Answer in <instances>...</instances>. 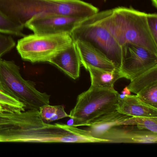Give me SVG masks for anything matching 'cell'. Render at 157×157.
<instances>
[{
	"label": "cell",
	"instance_id": "6da1fadb",
	"mask_svg": "<svg viewBox=\"0 0 157 157\" xmlns=\"http://www.w3.org/2000/svg\"><path fill=\"white\" fill-rule=\"evenodd\" d=\"M60 125L45 123L39 110L0 112V142L59 143Z\"/></svg>",
	"mask_w": 157,
	"mask_h": 157
},
{
	"label": "cell",
	"instance_id": "7a4b0ae2",
	"mask_svg": "<svg viewBox=\"0 0 157 157\" xmlns=\"http://www.w3.org/2000/svg\"><path fill=\"white\" fill-rule=\"evenodd\" d=\"M147 14L132 8L112 9L106 21L107 27L121 46L130 43L157 54V42L150 31Z\"/></svg>",
	"mask_w": 157,
	"mask_h": 157
},
{
	"label": "cell",
	"instance_id": "3957f363",
	"mask_svg": "<svg viewBox=\"0 0 157 157\" xmlns=\"http://www.w3.org/2000/svg\"><path fill=\"white\" fill-rule=\"evenodd\" d=\"M112 10L98 12L82 20L71 34L73 42H86L103 53L120 68L122 58L121 46L108 29L107 17Z\"/></svg>",
	"mask_w": 157,
	"mask_h": 157
},
{
	"label": "cell",
	"instance_id": "277c9868",
	"mask_svg": "<svg viewBox=\"0 0 157 157\" xmlns=\"http://www.w3.org/2000/svg\"><path fill=\"white\" fill-rule=\"evenodd\" d=\"M0 90L23 104L26 110H39L50 103V95L37 90L33 82L24 78L14 61L2 58Z\"/></svg>",
	"mask_w": 157,
	"mask_h": 157
},
{
	"label": "cell",
	"instance_id": "5b68a950",
	"mask_svg": "<svg viewBox=\"0 0 157 157\" xmlns=\"http://www.w3.org/2000/svg\"><path fill=\"white\" fill-rule=\"evenodd\" d=\"M119 94L114 89L102 90L90 86L78 96L75 106L69 114L73 120L71 125L86 126L98 117L116 111Z\"/></svg>",
	"mask_w": 157,
	"mask_h": 157
},
{
	"label": "cell",
	"instance_id": "8992f818",
	"mask_svg": "<svg viewBox=\"0 0 157 157\" xmlns=\"http://www.w3.org/2000/svg\"><path fill=\"white\" fill-rule=\"evenodd\" d=\"M73 43L70 34H35L25 36L18 41L16 48L21 58L32 63H49Z\"/></svg>",
	"mask_w": 157,
	"mask_h": 157
},
{
	"label": "cell",
	"instance_id": "52a82bcc",
	"mask_svg": "<svg viewBox=\"0 0 157 157\" xmlns=\"http://www.w3.org/2000/svg\"><path fill=\"white\" fill-rule=\"evenodd\" d=\"M122 58L120 70L124 78L133 79L157 66V54L148 49L127 43L121 46Z\"/></svg>",
	"mask_w": 157,
	"mask_h": 157
},
{
	"label": "cell",
	"instance_id": "ba28073f",
	"mask_svg": "<svg viewBox=\"0 0 157 157\" xmlns=\"http://www.w3.org/2000/svg\"><path fill=\"white\" fill-rule=\"evenodd\" d=\"M84 19L61 15L42 14L32 17L25 25L35 34L71 35Z\"/></svg>",
	"mask_w": 157,
	"mask_h": 157
},
{
	"label": "cell",
	"instance_id": "9c48e42d",
	"mask_svg": "<svg viewBox=\"0 0 157 157\" xmlns=\"http://www.w3.org/2000/svg\"><path fill=\"white\" fill-rule=\"evenodd\" d=\"M100 138L108 140L109 143L156 144L157 134L136 126L121 125L112 128Z\"/></svg>",
	"mask_w": 157,
	"mask_h": 157
},
{
	"label": "cell",
	"instance_id": "30bf717a",
	"mask_svg": "<svg viewBox=\"0 0 157 157\" xmlns=\"http://www.w3.org/2000/svg\"><path fill=\"white\" fill-rule=\"evenodd\" d=\"M74 43L78 53L82 66L85 69L87 67H91L107 71H112L117 68L113 62L103 53L89 43L80 41Z\"/></svg>",
	"mask_w": 157,
	"mask_h": 157
},
{
	"label": "cell",
	"instance_id": "8fae6325",
	"mask_svg": "<svg viewBox=\"0 0 157 157\" xmlns=\"http://www.w3.org/2000/svg\"><path fill=\"white\" fill-rule=\"evenodd\" d=\"M49 63L56 66L73 79L79 78L82 66L74 42L51 59Z\"/></svg>",
	"mask_w": 157,
	"mask_h": 157
},
{
	"label": "cell",
	"instance_id": "7c38bea8",
	"mask_svg": "<svg viewBox=\"0 0 157 157\" xmlns=\"http://www.w3.org/2000/svg\"><path fill=\"white\" fill-rule=\"evenodd\" d=\"M117 111L130 117H157V108L147 104L137 95L118 97Z\"/></svg>",
	"mask_w": 157,
	"mask_h": 157
},
{
	"label": "cell",
	"instance_id": "4fadbf2b",
	"mask_svg": "<svg viewBox=\"0 0 157 157\" xmlns=\"http://www.w3.org/2000/svg\"><path fill=\"white\" fill-rule=\"evenodd\" d=\"M129 117L116 110L94 119L87 125L89 128L86 130L93 136L100 138L112 128L124 125L126 119Z\"/></svg>",
	"mask_w": 157,
	"mask_h": 157
},
{
	"label": "cell",
	"instance_id": "5bb4252c",
	"mask_svg": "<svg viewBox=\"0 0 157 157\" xmlns=\"http://www.w3.org/2000/svg\"><path fill=\"white\" fill-rule=\"evenodd\" d=\"M86 69L89 71L90 77L91 86L102 90L114 89V85L117 81L124 76L119 69L112 71H107L93 67H88Z\"/></svg>",
	"mask_w": 157,
	"mask_h": 157
},
{
	"label": "cell",
	"instance_id": "9a60e30c",
	"mask_svg": "<svg viewBox=\"0 0 157 157\" xmlns=\"http://www.w3.org/2000/svg\"><path fill=\"white\" fill-rule=\"evenodd\" d=\"M156 83H157V66L133 79L127 87L131 92L136 94L145 87Z\"/></svg>",
	"mask_w": 157,
	"mask_h": 157
},
{
	"label": "cell",
	"instance_id": "2e32d148",
	"mask_svg": "<svg viewBox=\"0 0 157 157\" xmlns=\"http://www.w3.org/2000/svg\"><path fill=\"white\" fill-rule=\"evenodd\" d=\"M39 111L41 119L46 124H50L65 117H69V115L65 112L64 106L62 105H46L42 106Z\"/></svg>",
	"mask_w": 157,
	"mask_h": 157
},
{
	"label": "cell",
	"instance_id": "e0dca14e",
	"mask_svg": "<svg viewBox=\"0 0 157 157\" xmlns=\"http://www.w3.org/2000/svg\"><path fill=\"white\" fill-rule=\"evenodd\" d=\"M25 110L23 104L0 90V112L19 113Z\"/></svg>",
	"mask_w": 157,
	"mask_h": 157
},
{
	"label": "cell",
	"instance_id": "ac0fdd59",
	"mask_svg": "<svg viewBox=\"0 0 157 157\" xmlns=\"http://www.w3.org/2000/svg\"><path fill=\"white\" fill-rule=\"evenodd\" d=\"M23 25L12 21L0 10V33L15 36H24Z\"/></svg>",
	"mask_w": 157,
	"mask_h": 157
},
{
	"label": "cell",
	"instance_id": "d6986e66",
	"mask_svg": "<svg viewBox=\"0 0 157 157\" xmlns=\"http://www.w3.org/2000/svg\"><path fill=\"white\" fill-rule=\"evenodd\" d=\"M125 125L136 126L139 129L157 134V117H129L125 120Z\"/></svg>",
	"mask_w": 157,
	"mask_h": 157
},
{
	"label": "cell",
	"instance_id": "ffe728a7",
	"mask_svg": "<svg viewBox=\"0 0 157 157\" xmlns=\"http://www.w3.org/2000/svg\"><path fill=\"white\" fill-rule=\"evenodd\" d=\"M136 95L147 104L157 108V83L145 87Z\"/></svg>",
	"mask_w": 157,
	"mask_h": 157
},
{
	"label": "cell",
	"instance_id": "44dd1931",
	"mask_svg": "<svg viewBox=\"0 0 157 157\" xmlns=\"http://www.w3.org/2000/svg\"><path fill=\"white\" fill-rule=\"evenodd\" d=\"M15 44L14 39L10 35L0 33V58L12 50Z\"/></svg>",
	"mask_w": 157,
	"mask_h": 157
},
{
	"label": "cell",
	"instance_id": "7402d4cb",
	"mask_svg": "<svg viewBox=\"0 0 157 157\" xmlns=\"http://www.w3.org/2000/svg\"><path fill=\"white\" fill-rule=\"evenodd\" d=\"M147 18L150 31L154 40L157 42V14L147 13Z\"/></svg>",
	"mask_w": 157,
	"mask_h": 157
},
{
	"label": "cell",
	"instance_id": "603a6c76",
	"mask_svg": "<svg viewBox=\"0 0 157 157\" xmlns=\"http://www.w3.org/2000/svg\"><path fill=\"white\" fill-rule=\"evenodd\" d=\"M129 94H131V92L129 90L127 86H126L121 92V93L119 94V97L121 98H123L126 95H129Z\"/></svg>",
	"mask_w": 157,
	"mask_h": 157
},
{
	"label": "cell",
	"instance_id": "cb8c5ba5",
	"mask_svg": "<svg viewBox=\"0 0 157 157\" xmlns=\"http://www.w3.org/2000/svg\"><path fill=\"white\" fill-rule=\"evenodd\" d=\"M153 6L155 8H157V0H150Z\"/></svg>",
	"mask_w": 157,
	"mask_h": 157
}]
</instances>
